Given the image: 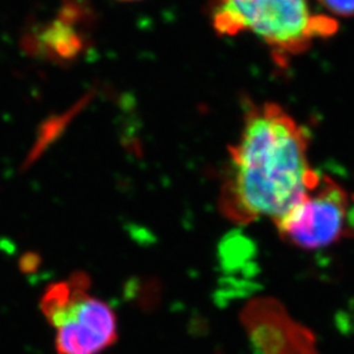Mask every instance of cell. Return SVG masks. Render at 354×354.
I'll list each match as a JSON object with an SVG mask.
<instances>
[{"label": "cell", "instance_id": "3957f363", "mask_svg": "<svg viewBox=\"0 0 354 354\" xmlns=\"http://www.w3.org/2000/svg\"><path fill=\"white\" fill-rule=\"evenodd\" d=\"M274 225L283 241L304 250L354 238V194L333 178L320 175L304 198Z\"/></svg>", "mask_w": 354, "mask_h": 354}, {"label": "cell", "instance_id": "8992f818", "mask_svg": "<svg viewBox=\"0 0 354 354\" xmlns=\"http://www.w3.org/2000/svg\"><path fill=\"white\" fill-rule=\"evenodd\" d=\"M57 328L58 354H99L117 342V317L113 308L99 298L80 291L64 315L53 326Z\"/></svg>", "mask_w": 354, "mask_h": 354}, {"label": "cell", "instance_id": "277c9868", "mask_svg": "<svg viewBox=\"0 0 354 354\" xmlns=\"http://www.w3.org/2000/svg\"><path fill=\"white\" fill-rule=\"evenodd\" d=\"M95 13L87 0H61L54 16L30 26L23 48L30 55L54 64H73L91 45Z\"/></svg>", "mask_w": 354, "mask_h": 354}, {"label": "cell", "instance_id": "6da1fadb", "mask_svg": "<svg viewBox=\"0 0 354 354\" xmlns=\"http://www.w3.org/2000/svg\"><path fill=\"white\" fill-rule=\"evenodd\" d=\"M308 133L276 102L250 104L228 149L219 206L236 225L277 222L320 178L308 158Z\"/></svg>", "mask_w": 354, "mask_h": 354}, {"label": "cell", "instance_id": "ba28073f", "mask_svg": "<svg viewBox=\"0 0 354 354\" xmlns=\"http://www.w3.org/2000/svg\"><path fill=\"white\" fill-rule=\"evenodd\" d=\"M120 1H137V0H120Z\"/></svg>", "mask_w": 354, "mask_h": 354}, {"label": "cell", "instance_id": "7a4b0ae2", "mask_svg": "<svg viewBox=\"0 0 354 354\" xmlns=\"http://www.w3.org/2000/svg\"><path fill=\"white\" fill-rule=\"evenodd\" d=\"M210 20L221 36L260 38L281 67L337 29L335 19L311 11L310 0H212Z\"/></svg>", "mask_w": 354, "mask_h": 354}, {"label": "cell", "instance_id": "5b68a950", "mask_svg": "<svg viewBox=\"0 0 354 354\" xmlns=\"http://www.w3.org/2000/svg\"><path fill=\"white\" fill-rule=\"evenodd\" d=\"M241 324L259 354H320L315 335L273 298H256L241 311Z\"/></svg>", "mask_w": 354, "mask_h": 354}, {"label": "cell", "instance_id": "52a82bcc", "mask_svg": "<svg viewBox=\"0 0 354 354\" xmlns=\"http://www.w3.org/2000/svg\"><path fill=\"white\" fill-rule=\"evenodd\" d=\"M327 12L337 17H354V0H317Z\"/></svg>", "mask_w": 354, "mask_h": 354}]
</instances>
